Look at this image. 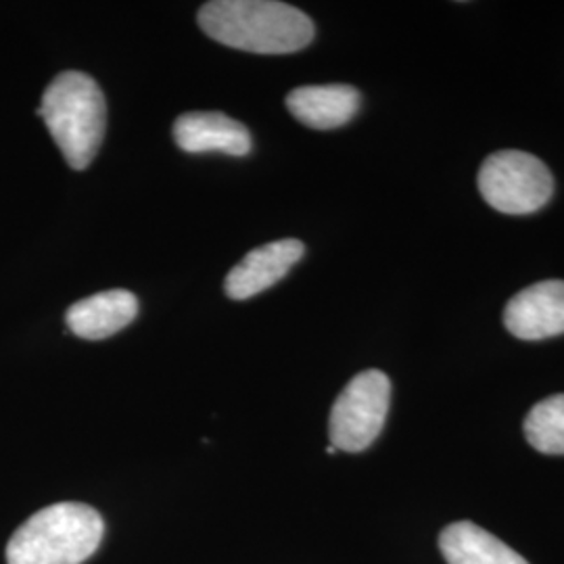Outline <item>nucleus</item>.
<instances>
[{
  "label": "nucleus",
  "mask_w": 564,
  "mask_h": 564,
  "mask_svg": "<svg viewBox=\"0 0 564 564\" xmlns=\"http://www.w3.org/2000/svg\"><path fill=\"white\" fill-rule=\"evenodd\" d=\"M203 32L224 46L258 55H289L314 41V23L274 0H214L199 9Z\"/></svg>",
  "instance_id": "nucleus-1"
},
{
  "label": "nucleus",
  "mask_w": 564,
  "mask_h": 564,
  "mask_svg": "<svg viewBox=\"0 0 564 564\" xmlns=\"http://www.w3.org/2000/svg\"><path fill=\"white\" fill-rule=\"evenodd\" d=\"M101 514L80 502H61L34 512L7 544L9 564H82L102 542Z\"/></svg>",
  "instance_id": "nucleus-2"
},
{
  "label": "nucleus",
  "mask_w": 564,
  "mask_h": 564,
  "mask_svg": "<svg viewBox=\"0 0 564 564\" xmlns=\"http://www.w3.org/2000/svg\"><path fill=\"white\" fill-rule=\"evenodd\" d=\"M39 116L74 170H86L99 153L107 105L101 86L82 72H63L48 84Z\"/></svg>",
  "instance_id": "nucleus-3"
},
{
  "label": "nucleus",
  "mask_w": 564,
  "mask_h": 564,
  "mask_svg": "<svg viewBox=\"0 0 564 564\" xmlns=\"http://www.w3.org/2000/svg\"><path fill=\"white\" fill-rule=\"evenodd\" d=\"M485 202L508 216H527L542 209L554 193V181L542 160L523 151H498L479 170Z\"/></svg>",
  "instance_id": "nucleus-4"
},
{
  "label": "nucleus",
  "mask_w": 564,
  "mask_h": 564,
  "mask_svg": "<svg viewBox=\"0 0 564 564\" xmlns=\"http://www.w3.org/2000/svg\"><path fill=\"white\" fill-rule=\"evenodd\" d=\"M391 403V381L381 370L356 375L330 410L328 435L337 449L358 454L381 435Z\"/></svg>",
  "instance_id": "nucleus-5"
},
{
  "label": "nucleus",
  "mask_w": 564,
  "mask_h": 564,
  "mask_svg": "<svg viewBox=\"0 0 564 564\" xmlns=\"http://www.w3.org/2000/svg\"><path fill=\"white\" fill-rule=\"evenodd\" d=\"M510 335L521 341H542L564 333V281L531 284L517 293L505 310Z\"/></svg>",
  "instance_id": "nucleus-6"
},
{
  "label": "nucleus",
  "mask_w": 564,
  "mask_h": 564,
  "mask_svg": "<svg viewBox=\"0 0 564 564\" xmlns=\"http://www.w3.org/2000/svg\"><path fill=\"white\" fill-rule=\"evenodd\" d=\"M303 253L305 247L297 239L265 242L251 253H247L241 262L228 272L224 281L226 295L237 302L260 295L265 289L282 281L286 272L302 260Z\"/></svg>",
  "instance_id": "nucleus-7"
},
{
  "label": "nucleus",
  "mask_w": 564,
  "mask_h": 564,
  "mask_svg": "<svg viewBox=\"0 0 564 564\" xmlns=\"http://www.w3.org/2000/svg\"><path fill=\"white\" fill-rule=\"evenodd\" d=\"M174 141L186 153L218 151L230 158L251 153V134L241 121L220 111H191L174 121Z\"/></svg>",
  "instance_id": "nucleus-8"
},
{
  "label": "nucleus",
  "mask_w": 564,
  "mask_h": 564,
  "mask_svg": "<svg viewBox=\"0 0 564 564\" xmlns=\"http://www.w3.org/2000/svg\"><path fill=\"white\" fill-rule=\"evenodd\" d=\"M362 97L354 86H302L286 95L289 113L314 130H335L356 118Z\"/></svg>",
  "instance_id": "nucleus-9"
},
{
  "label": "nucleus",
  "mask_w": 564,
  "mask_h": 564,
  "mask_svg": "<svg viewBox=\"0 0 564 564\" xmlns=\"http://www.w3.org/2000/svg\"><path fill=\"white\" fill-rule=\"evenodd\" d=\"M137 316L139 300L130 291L113 289L74 303L65 314V323L76 337L101 341L134 323Z\"/></svg>",
  "instance_id": "nucleus-10"
},
{
  "label": "nucleus",
  "mask_w": 564,
  "mask_h": 564,
  "mask_svg": "<svg viewBox=\"0 0 564 564\" xmlns=\"http://www.w3.org/2000/svg\"><path fill=\"white\" fill-rule=\"evenodd\" d=\"M440 547L447 564H529L510 545L470 521L447 524Z\"/></svg>",
  "instance_id": "nucleus-11"
},
{
  "label": "nucleus",
  "mask_w": 564,
  "mask_h": 564,
  "mask_svg": "<svg viewBox=\"0 0 564 564\" xmlns=\"http://www.w3.org/2000/svg\"><path fill=\"white\" fill-rule=\"evenodd\" d=\"M524 437L542 454L564 456V393L531 408L524 419Z\"/></svg>",
  "instance_id": "nucleus-12"
},
{
  "label": "nucleus",
  "mask_w": 564,
  "mask_h": 564,
  "mask_svg": "<svg viewBox=\"0 0 564 564\" xmlns=\"http://www.w3.org/2000/svg\"><path fill=\"white\" fill-rule=\"evenodd\" d=\"M337 452H339V449H337L335 445H328V447H326V454H330V456H333V454H337Z\"/></svg>",
  "instance_id": "nucleus-13"
}]
</instances>
